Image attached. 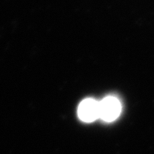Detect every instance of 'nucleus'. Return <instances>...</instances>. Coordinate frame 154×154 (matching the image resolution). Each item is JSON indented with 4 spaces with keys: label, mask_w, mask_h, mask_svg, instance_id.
<instances>
[{
    "label": "nucleus",
    "mask_w": 154,
    "mask_h": 154,
    "mask_svg": "<svg viewBox=\"0 0 154 154\" xmlns=\"http://www.w3.org/2000/svg\"><path fill=\"white\" fill-rule=\"evenodd\" d=\"M121 112V104L115 97L108 96L99 102V117L104 121H113Z\"/></svg>",
    "instance_id": "f257e3e1"
},
{
    "label": "nucleus",
    "mask_w": 154,
    "mask_h": 154,
    "mask_svg": "<svg viewBox=\"0 0 154 154\" xmlns=\"http://www.w3.org/2000/svg\"><path fill=\"white\" fill-rule=\"evenodd\" d=\"M78 116L85 122H92L99 117V102L94 99L82 101L78 107Z\"/></svg>",
    "instance_id": "f03ea898"
}]
</instances>
